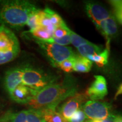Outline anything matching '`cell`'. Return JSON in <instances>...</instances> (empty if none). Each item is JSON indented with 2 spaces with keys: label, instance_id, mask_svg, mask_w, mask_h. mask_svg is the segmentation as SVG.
<instances>
[{
  "label": "cell",
  "instance_id": "52a82bcc",
  "mask_svg": "<svg viewBox=\"0 0 122 122\" xmlns=\"http://www.w3.org/2000/svg\"><path fill=\"white\" fill-rule=\"evenodd\" d=\"M94 80L86 91V95L92 101L102 100L108 93L107 83L103 76L95 75Z\"/></svg>",
  "mask_w": 122,
  "mask_h": 122
},
{
  "label": "cell",
  "instance_id": "603a6c76",
  "mask_svg": "<svg viewBox=\"0 0 122 122\" xmlns=\"http://www.w3.org/2000/svg\"><path fill=\"white\" fill-rule=\"evenodd\" d=\"M74 57L70 58L69 59H66V60L63 61V62H61L58 65L57 67L59 68L60 69L63 70V71L67 73H70L74 71L73 67H74Z\"/></svg>",
  "mask_w": 122,
  "mask_h": 122
},
{
  "label": "cell",
  "instance_id": "5bb4252c",
  "mask_svg": "<svg viewBox=\"0 0 122 122\" xmlns=\"http://www.w3.org/2000/svg\"><path fill=\"white\" fill-rule=\"evenodd\" d=\"M92 64V62H91L87 58L76 54L74 57L73 69L74 71L77 72L86 73L91 70Z\"/></svg>",
  "mask_w": 122,
  "mask_h": 122
},
{
  "label": "cell",
  "instance_id": "9a60e30c",
  "mask_svg": "<svg viewBox=\"0 0 122 122\" xmlns=\"http://www.w3.org/2000/svg\"><path fill=\"white\" fill-rule=\"evenodd\" d=\"M39 111L46 122H68L56 109H46Z\"/></svg>",
  "mask_w": 122,
  "mask_h": 122
},
{
  "label": "cell",
  "instance_id": "7a4b0ae2",
  "mask_svg": "<svg viewBox=\"0 0 122 122\" xmlns=\"http://www.w3.org/2000/svg\"><path fill=\"white\" fill-rule=\"evenodd\" d=\"M39 10L28 1H0V25L13 28H22L26 25L30 16Z\"/></svg>",
  "mask_w": 122,
  "mask_h": 122
},
{
  "label": "cell",
  "instance_id": "d4e9b609",
  "mask_svg": "<svg viewBox=\"0 0 122 122\" xmlns=\"http://www.w3.org/2000/svg\"><path fill=\"white\" fill-rule=\"evenodd\" d=\"M70 36H71V43L77 48H79L80 46L89 42L88 40L81 37L71 30H70Z\"/></svg>",
  "mask_w": 122,
  "mask_h": 122
},
{
  "label": "cell",
  "instance_id": "6da1fadb",
  "mask_svg": "<svg viewBox=\"0 0 122 122\" xmlns=\"http://www.w3.org/2000/svg\"><path fill=\"white\" fill-rule=\"evenodd\" d=\"M78 84L73 76H66L59 83L55 82L37 92L27 103L30 109H56L61 102L77 93Z\"/></svg>",
  "mask_w": 122,
  "mask_h": 122
},
{
  "label": "cell",
  "instance_id": "7c38bea8",
  "mask_svg": "<svg viewBox=\"0 0 122 122\" xmlns=\"http://www.w3.org/2000/svg\"><path fill=\"white\" fill-rule=\"evenodd\" d=\"M85 10L93 23L104 20L111 16L106 9L96 3H86Z\"/></svg>",
  "mask_w": 122,
  "mask_h": 122
},
{
  "label": "cell",
  "instance_id": "277c9868",
  "mask_svg": "<svg viewBox=\"0 0 122 122\" xmlns=\"http://www.w3.org/2000/svg\"><path fill=\"white\" fill-rule=\"evenodd\" d=\"M36 42L50 64L55 67H57L61 62L76 55L70 47L37 40H36Z\"/></svg>",
  "mask_w": 122,
  "mask_h": 122
},
{
  "label": "cell",
  "instance_id": "836d02e7",
  "mask_svg": "<svg viewBox=\"0 0 122 122\" xmlns=\"http://www.w3.org/2000/svg\"><path fill=\"white\" fill-rule=\"evenodd\" d=\"M91 122V120H89V121H88V122Z\"/></svg>",
  "mask_w": 122,
  "mask_h": 122
},
{
  "label": "cell",
  "instance_id": "d6a6232c",
  "mask_svg": "<svg viewBox=\"0 0 122 122\" xmlns=\"http://www.w3.org/2000/svg\"><path fill=\"white\" fill-rule=\"evenodd\" d=\"M91 120V122H113L110 119H107L102 120Z\"/></svg>",
  "mask_w": 122,
  "mask_h": 122
},
{
  "label": "cell",
  "instance_id": "f1b7e54d",
  "mask_svg": "<svg viewBox=\"0 0 122 122\" xmlns=\"http://www.w3.org/2000/svg\"><path fill=\"white\" fill-rule=\"evenodd\" d=\"M109 119L113 122H122V115L112 114Z\"/></svg>",
  "mask_w": 122,
  "mask_h": 122
},
{
  "label": "cell",
  "instance_id": "8fae6325",
  "mask_svg": "<svg viewBox=\"0 0 122 122\" xmlns=\"http://www.w3.org/2000/svg\"><path fill=\"white\" fill-rule=\"evenodd\" d=\"M37 92L22 84L15 88L9 96L11 100L21 104H27Z\"/></svg>",
  "mask_w": 122,
  "mask_h": 122
},
{
  "label": "cell",
  "instance_id": "cb8c5ba5",
  "mask_svg": "<svg viewBox=\"0 0 122 122\" xmlns=\"http://www.w3.org/2000/svg\"><path fill=\"white\" fill-rule=\"evenodd\" d=\"M70 30V29L65 23L60 26L56 27L54 32H53V37L57 38V39L63 37L69 33Z\"/></svg>",
  "mask_w": 122,
  "mask_h": 122
},
{
  "label": "cell",
  "instance_id": "4fadbf2b",
  "mask_svg": "<svg viewBox=\"0 0 122 122\" xmlns=\"http://www.w3.org/2000/svg\"><path fill=\"white\" fill-rule=\"evenodd\" d=\"M77 49L80 56L85 58L100 54L103 50L102 46L96 45L89 41L80 46Z\"/></svg>",
  "mask_w": 122,
  "mask_h": 122
},
{
  "label": "cell",
  "instance_id": "30bf717a",
  "mask_svg": "<svg viewBox=\"0 0 122 122\" xmlns=\"http://www.w3.org/2000/svg\"><path fill=\"white\" fill-rule=\"evenodd\" d=\"M23 67L11 68L6 71L5 75L4 85L6 91L9 94L17 86L22 84Z\"/></svg>",
  "mask_w": 122,
  "mask_h": 122
},
{
  "label": "cell",
  "instance_id": "8992f818",
  "mask_svg": "<svg viewBox=\"0 0 122 122\" xmlns=\"http://www.w3.org/2000/svg\"><path fill=\"white\" fill-rule=\"evenodd\" d=\"M88 97L85 93H76L71 96L65 103L61 105L58 112L68 120L74 113L81 108L83 105L87 101Z\"/></svg>",
  "mask_w": 122,
  "mask_h": 122
},
{
  "label": "cell",
  "instance_id": "5b68a950",
  "mask_svg": "<svg viewBox=\"0 0 122 122\" xmlns=\"http://www.w3.org/2000/svg\"><path fill=\"white\" fill-rule=\"evenodd\" d=\"M112 106L109 103L98 101H87L81 107L86 118L91 120L107 119L113 114Z\"/></svg>",
  "mask_w": 122,
  "mask_h": 122
},
{
  "label": "cell",
  "instance_id": "4316f807",
  "mask_svg": "<svg viewBox=\"0 0 122 122\" xmlns=\"http://www.w3.org/2000/svg\"><path fill=\"white\" fill-rule=\"evenodd\" d=\"M86 118L85 113L81 108L75 112L68 121V122H85Z\"/></svg>",
  "mask_w": 122,
  "mask_h": 122
},
{
  "label": "cell",
  "instance_id": "ba28073f",
  "mask_svg": "<svg viewBox=\"0 0 122 122\" xmlns=\"http://www.w3.org/2000/svg\"><path fill=\"white\" fill-rule=\"evenodd\" d=\"M19 48V40L14 33L5 25H0V51Z\"/></svg>",
  "mask_w": 122,
  "mask_h": 122
},
{
  "label": "cell",
  "instance_id": "ac0fdd59",
  "mask_svg": "<svg viewBox=\"0 0 122 122\" xmlns=\"http://www.w3.org/2000/svg\"><path fill=\"white\" fill-rule=\"evenodd\" d=\"M44 11L48 16L51 24L54 25V26H60L65 23L63 21V20L62 19V18L57 13H56L49 7H46L44 10Z\"/></svg>",
  "mask_w": 122,
  "mask_h": 122
},
{
  "label": "cell",
  "instance_id": "44dd1931",
  "mask_svg": "<svg viewBox=\"0 0 122 122\" xmlns=\"http://www.w3.org/2000/svg\"><path fill=\"white\" fill-rule=\"evenodd\" d=\"M27 110H22L15 113H9L6 122H27Z\"/></svg>",
  "mask_w": 122,
  "mask_h": 122
},
{
  "label": "cell",
  "instance_id": "d6986e66",
  "mask_svg": "<svg viewBox=\"0 0 122 122\" xmlns=\"http://www.w3.org/2000/svg\"><path fill=\"white\" fill-rule=\"evenodd\" d=\"M30 32L35 39L40 41H47L53 37L52 35L50 34L45 28L42 27H40Z\"/></svg>",
  "mask_w": 122,
  "mask_h": 122
},
{
  "label": "cell",
  "instance_id": "4dcf8cb0",
  "mask_svg": "<svg viewBox=\"0 0 122 122\" xmlns=\"http://www.w3.org/2000/svg\"><path fill=\"white\" fill-rule=\"evenodd\" d=\"M122 83L119 85V86L118 87V90H117V92H116L115 96H114V99L116 100L119 96L122 95Z\"/></svg>",
  "mask_w": 122,
  "mask_h": 122
},
{
  "label": "cell",
  "instance_id": "7402d4cb",
  "mask_svg": "<svg viewBox=\"0 0 122 122\" xmlns=\"http://www.w3.org/2000/svg\"><path fill=\"white\" fill-rule=\"evenodd\" d=\"M40 10L32 15L29 18L26 25L30 28V32L41 27L40 24Z\"/></svg>",
  "mask_w": 122,
  "mask_h": 122
},
{
  "label": "cell",
  "instance_id": "1f68e13d",
  "mask_svg": "<svg viewBox=\"0 0 122 122\" xmlns=\"http://www.w3.org/2000/svg\"><path fill=\"white\" fill-rule=\"evenodd\" d=\"M9 114V112H7L6 113L4 116H2L1 118H0V122H6L7 118Z\"/></svg>",
  "mask_w": 122,
  "mask_h": 122
},
{
  "label": "cell",
  "instance_id": "83f0119b",
  "mask_svg": "<svg viewBox=\"0 0 122 122\" xmlns=\"http://www.w3.org/2000/svg\"><path fill=\"white\" fill-rule=\"evenodd\" d=\"M115 13L116 17H117L119 22L122 25V9L115 8Z\"/></svg>",
  "mask_w": 122,
  "mask_h": 122
},
{
  "label": "cell",
  "instance_id": "484cf974",
  "mask_svg": "<svg viewBox=\"0 0 122 122\" xmlns=\"http://www.w3.org/2000/svg\"><path fill=\"white\" fill-rule=\"evenodd\" d=\"M70 30L69 33L67 35L62 38H59V39H57L52 37L51 39L47 41V42H53V43H56L58 44V45H62V46H65L68 44H71V36H70Z\"/></svg>",
  "mask_w": 122,
  "mask_h": 122
},
{
  "label": "cell",
  "instance_id": "9c48e42d",
  "mask_svg": "<svg viewBox=\"0 0 122 122\" xmlns=\"http://www.w3.org/2000/svg\"><path fill=\"white\" fill-rule=\"evenodd\" d=\"M93 23L101 34L104 36L107 41L106 48L109 49L111 39L115 37L118 33V26L115 18L111 16L104 20L94 22Z\"/></svg>",
  "mask_w": 122,
  "mask_h": 122
},
{
  "label": "cell",
  "instance_id": "ffe728a7",
  "mask_svg": "<svg viewBox=\"0 0 122 122\" xmlns=\"http://www.w3.org/2000/svg\"><path fill=\"white\" fill-rule=\"evenodd\" d=\"M27 122H46L39 110L29 109L27 110Z\"/></svg>",
  "mask_w": 122,
  "mask_h": 122
},
{
  "label": "cell",
  "instance_id": "f546056e",
  "mask_svg": "<svg viewBox=\"0 0 122 122\" xmlns=\"http://www.w3.org/2000/svg\"><path fill=\"white\" fill-rule=\"evenodd\" d=\"M110 4L113 6L114 9H122V1H111Z\"/></svg>",
  "mask_w": 122,
  "mask_h": 122
},
{
  "label": "cell",
  "instance_id": "e0dca14e",
  "mask_svg": "<svg viewBox=\"0 0 122 122\" xmlns=\"http://www.w3.org/2000/svg\"><path fill=\"white\" fill-rule=\"evenodd\" d=\"M20 49L8 50V51H0V65L11 62L18 57L20 53Z\"/></svg>",
  "mask_w": 122,
  "mask_h": 122
},
{
  "label": "cell",
  "instance_id": "3957f363",
  "mask_svg": "<svg viewBox=\"0 0 122 122\" xmlns=\"http://www.w3.org/2000/svg\"><path fill=\"white\" fill-rule=\"evenodd\" d=\"M57 80V76L47 74L43 70L30 66L23 67L22 84L36 92L55 83Z\"/></svg>",
  "mask_w": 122,
  "mask_h": 122
},
{
  "label": "cell",
  "instance_id": "2e32d148",
  "mask_svg": "<svg viewBox=\"0 0 122 122\" xmlns=\"http://www.w3.org/2000/svg\"><path fill=\"white\" fill-rule=\"evenodd\" d=\"M109 57V49L106 48L102 51L100 54L89 56L87 58L91 62H93L96 63L99 67H103L106 65L108 62Z\"/></svg>",
  "mask_w": 122,
  "mask_h": 122
}]
</instances>
